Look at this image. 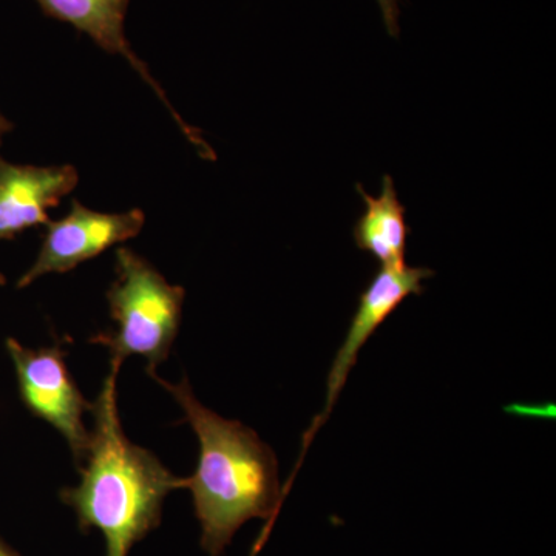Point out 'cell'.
Returning a JSON list of instances; mask_svg holds the SVG:
<instances>
[{
  "mask_svg": "<svg viewBox=\"0 0 556 556\" xmlns=\"http://www.w3.org/2000/svg\"><path fill=\"white\" fill-rule=\"evenodd\" d=\"M40 9L47 16L54 17L61 22H67L76 30L86 33L94 40L98 47L112 54H121L135 72L146 80V84L155 91L156 97L164 102L174 119L177 121L182 135L189 139L204 160L215 161L214 150L204 141L200 131L189 126L185 119L179 116L177 110L170 104L166 91L156 83L152 73L146 67L144 62L139 60L131 50L129 40L124 31V22H126L127 10H129L130 0H36Z\"/></svg>",
  "mask_w": 556,
  "mask_h": 556,
  "instance_id": "cell-7",
  "label": "cell"
},
{
  "mask_svg": "<svg viewBox=\"0 0 556 556\" xmlns=\"http://www.w3.org/2000/svg\"><path fill=\"white\" fill-rule=\"evenodd\" d=\"M116 278L108 292L115 328L90 339L110 351L121 368L131 356L148 361V372L167 361L181 324L185 288L170 285L148 260L127 248L116 249Z\"/></svg>",
  "mask_w": 556,
  "mask_h": 556,
  "instance_id": "cell-3",
  "label": "cell"
},
{
  "mask_svg": "<svg viewBox=\"0 0 556 556\" xmlns=\"http://www.w3.org/2000/svg\"><path fill=\"white\" fill-rule=\"evenodd\" d=\"M144 223L146 215L141 208H131L123 214H102L73 200L67 217L47 223L38 258L20 278L17 288L30 287L33 281L47 274L70 273L109 248L135 239Z\"/></svg>",
  "mask_w": 556,
  "mask_h": 556,
  "instance_id": "cell-6",
  "label": "cell"
},
{
  "mask_svg": "<svg viewBox=\"0 0 556 556\" xmlns=\"http://www.w3.org/2000/svg\"><path fill=\"white\" fill-rule=\"evenodd\" d=\"M150 376L178 402L200 441L199 466L182 479V489L192 493L201 547L208 556H222L240 527L258 518L266 527L252 552L257 555L283 504L276 453L252 428L204 407L188 378L169 383L156 372Z\"/></svg>",
  "mask_w": 556,
  "mask_h": 556,
  "instance_id": "cell-1",
  "label": "cell"
},
{
  "mask_svg": "<svg viewBox=\"0 0 556 556\" xmlns=\"http://www.w3.org/2000/svg\"><path fill=\"white\" fill-rule=\"evenodd\" d=\"M0 556H21V555L17 554L16 551H13V548H11L9 546V544L3 543V541L0 540Z\"/></svg>",
  "mask_w": 556,
  "mask_h": 556,
  "instance_id": "cell-12",
  "label": "cell"
},
{
  "mask_svg": "<svg viewBox=\"0 0 556 556\" xmlns=\"http://www.w3.org/2000/svg\"><path fill=\"white\" fill-rule=\"evenodd\" d=\"M11 361L16 368L17 387L25 407L33 416L46 420L67 441L76 466H80L90 433L84 415L93 402L87 401L70 375L64 346H22L16 339L7 340Z\"/></svg>",
  "mask_w": 556,
  "mask_h": 556,
  "instance_id": "cell-5",
  "label": "cell"
},
{
  "mask_svg": "<svg viewBox=\"0 0 556 556\" xmlns=\"http://www.w3.org/2000/svg\"><path fill=\"white\" fill-rule=\"evenodd\" d=\"M11 129H13V126H11L10 121L2 115V112H0V144H2L3 137H5Z\"/></svg>",
  "mask_w": 556,
  "mask_h": 556,
  "instance_id": "cell-11",
  "label": "cell"
},
{
  "mask_svg": "<svg viewBox=\"0 0 556 556\" xmlns=\"http://www.w3.org/2000/svg\"><path fill=\"white\" fill-rule=\"evenodd\" d=\"M73 166H20L0 159V241L33 226L47 225V208L58 206L78 186ZM0 283H5L0 277Z\"/></svg>",
  "mask_w": 556,
  "mask_h": 556,
  "instance_id": "cell-8",
  "label": "cell"
},
{
  "mask_svg": "<svg viewBox=\"0 0 556 556\" xmlns=\"http://www.w3.org/2000/svg\"><path fill=\"white\" fill-rule=\"evenodd\" d=\"M118 372L110 369L91 404L94 427L78 467L80 484L60 493L62 503L75 510L80 532L98 529L104 535L105 556H129L161 525L167 495L182 489V478L124 434L116 404Z\"/></svg>",
  "mask_w": 556,
  "mask_h": 556,
  "instance_id": "cell-2",
  "label": "cell"
},
{
  "mask_svg": "<svg viewBox=\"0 0 556 556\" xmlns=\"http://www.w3.org/2000/svg\"><path fill=\"white\" fill-rule=\"evenodd\" d=\"M434 276V270L427 268H413L407 263L397 266H380L367 289L358 298L356 313L351 318L342 346L339 348L327 379V402L308 430L303 433L302 452H300L294 471L289 477L287 484L281 489L283 500L291 490L292 482L298 477L311 442L314 441L318 430L328 422L332 409L338 404L340 393L345 387L351 369L356 365L358 353L367 345L371 336L409 298V295H422L426 291L424 281Z\"/></svg>",
  "mask_w": 556,
  "mask_h": 556,
  "instance_id": "cell-4",
  "label": "cell"
},
{
  "mask_svg": "<svg viewBox=\"0 0 556 556\" xmlns=\"http://www.w3.org/2000/svg\"><path fill=\"white\" fill-rule=\"evenodd\" d=\"M380 13H382L383 24H386L388 35L397 38L401 28H399V0H378Z\"/></svg>",
  "mask_w": 556,
  "mask_h": 556,
  "instance_id": "cell-10",
  "label": "cell"
},
{
  "mask_svg": "<svg viewBox=\"0 0 556 556\" xmlns=\"http://www.w3.org/2000/svg\"><path fill=\"white\" fill-rule=\"evenodd\" d=\"M357 190L365 203L364 214L353 230L357 248L371 254L380 266L404 265L409 228L393 177H383L379 197L369 195L361 185Z\"/></svg>",
  "mask_w": 556,
  "mask_h": 556,
  "instance_id": "cell-9",
  "label": "cell"
}]
</instances>
